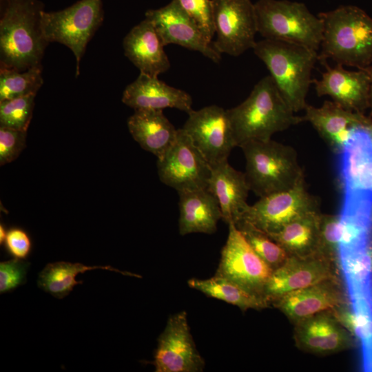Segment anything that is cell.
<instances>
[{
	"label": "cell",
	"mask_w": 372,
	"mask_h": 372,
	"mask_svg": "<svg viewBox=\"0 0 372 372\" xmlns=\"http://www.w3.org/2000/svg\"><path fill=\"white\" fill-rule=\"evenodd\" d=\"M39 0H1L0 69L24 71L42 65L49 44Z\"/></svg>",
	"instance_id": "cell-1"
},
{
	"label": "cell",
	"mask_w": 372,
	"mask_h": 372,
	"mask_svg": "<svg viewBox=\"0 0 372 372\" xmlns=\"http://www.w3.org/2000/svg\"><path fill=\"white\" fill-rule=\"evenodd\" d=\"M227 112L238 147L251 140H269L275 133L304 121L295 114L270 75L260 80L242 103Z\"/></svg>",
	"instance_id": "cell-2"
},
{
	"label": "cell",
	"mask_w": 372,
	"mask_h": 372,
	"mask_svg": "<svg viewBox=\"0 0 372 372\" xmlns=\"http://www.w3.org/2000/svg\"><path fill=\"white\" fill-rule=\"evenodd\" d=\"M318 16L323 24L318 60L367 68L372 63V18L353 6H341Z\"/></svg>",
	"instance_id": "cell-3"
},
{
	"label": "cell",
	"mask_w": 372,
	"mask_h": 372,
	"mask_svg": "<svg viewBox=\"0 0 372 372\" xmlns=\"http://www.w3.org/2000/svg\"><path fill=\"white\" fill-rule=\"evenodd\" d=\"M255 54L265 64L281 95L293 110H304L311 72L318 52L293 43L264 39L256 43Z\"/></svg>",
	"instance_id": "cell-4"
},
{
	"label": "cell",
	"mask_w": 372,
	"mask_h": 372,
	"mask_svg": "<svg viewBox=\"0 0 372 372\" xmlns=\"http://www.w3.org/2000/svg\"><path fill=\"white\" fill-rule=\"evenodd\" d=\"M245 158L250 190L263 197L293 187L304 178L296 150L271 139L251 140L240 145Z\"/></svg>",
	"instance_id": "cell-5"
},
{
	"label": "cell",
	"mask_w": 372,
	"mask_h": 372,
	"mask_svg": "<svg viewBox=\"0 0 372 372\" xmlns=\"http://www.w3.org/2000/svg\"><path fill=\"white\" fill-rule=\"evenodd\" d=\"M257 30L265 39L319 51L323 24L303 3L288 0H258L254 3Z\"/></svg>",
	"instance_id": "cell-6"
},
{
	"label": "cell",
	"mask_w": 372,
	"mask_h": 372,
	"mask_svg": "<svg viewBox=\"0 0 372 372\" xmlns=\"http://www.w3.org/2000/svg\"><path fill=\"white\" fill-rule=\"evenodd\" d=\"M104 18L103 0H79L59 11L42 15V28L46 40L65 45L76 60V76L87 45L101 25Z\"/></svg>",
	"instance_id": "cell-7"
},
{
	"label": "cell",
	"mask_w": 372,
	"mask_h": 372,
	"mask_svg": "<svg viewBox=\"0 0 372 372\" xmlns=\"http://www.w3.org/2000/svg\"><path fill=\"white\" fill-rule=\"evenodd\" d=\"M314 211H319L318 203L307 190L303 178L289 189L260 197L255 204L249 205L240 220L269 235Z\"/></svg>",
	"instance_id": "cell-8"
},
{
	"label": "cell",
	"mask_w": 372,
	"mask_h": 372,
	"mask_svg": "<svg viewBox=\"0 0 372 372\" xmlns=\"http://www.w3.org/2000/svg\"><path fill=\"white\" fill-rule=\"evenodd\" d=\"M157 169L161 181L178 192L207 189L211 175L210 165L183 128L158 158Z\"/></svg>",
	"instance_id": "cell-9"
},
{
	"label": "cell",
	"mask_w": 372,
	"mask_h": 372,
	"mask_svg": "<svg viewBox=\"0 0 372 372\" xmlns=\"http://www.w3.org/2000/svg\"><path fill=\"white\" fill-rule=\"evenodd\" d=\"M216 39L219 53L234 56L254 47L258 32L254 3L250 0H211Z\"/></svg>",
	"instance_id": "cell-10"
},
{
	"label": "cell",
	"mask_w": 372,
	"mask_h": 372,
	"mask_svg": "<svg viewBox=\"0 0 372 372\" xmlns=\"http://www.w3.org/2000/svg\"><path fill=\"white\" fill-rule=\"evenodd\" d=\"M228 225V237L215 275L265 298V288L273 270L256 254L235 225Z\"/></svg>",
	"instance_id": "cell-11"
},
{
	"label": "cell",
	"mask_w": 372,
	"mask_h": 372,
	"mask_svg": "<svg viewBox=\"0 0 372 372\" xmlns=\"http://www.w3.org/2000/svg\"><path fill=\"white\" fill-rule=\"evenodd\" d=\"M188 115L182 128L210 167L227 161L238 145L227 110L213 105L192 110Z\"/></svg>",
	"instance_id": "cell-12"
},
{
	"label": "cell",
	"mask_w": 372,
	"mask_h": 372,
	"mask_svg": "<svg viewBox=\"0 0 372 372\" xmlns=\"http://www.w3.org/2000/svg\"><path fill=\"white\" fill-rule=\"evenodd\" d=\"M153 365L156 372H200L205 361L190 333L186 311L169 316L158 338Z\"/></svg>",
	"instance_id": "cell-13"
},
{
	"label": "cell",
	"mask_w": 372,
	"mask_h": 372,
	"mask_svg": "<svg viewBox=\"0 0 372 372\" xmlns=\"http://www.w3.org/2000/svg\"><path fill=\"white\" fill-rule=\"evenodd\" d=\"M368 125L355 128L337 154L342 197L372 198V140Z\"/></svg>",
	"instance_id": "cell-14"
},
{
	"label": "cell",
	"mask_w": 372,
	"mask_h": 372,
	"mask_svg": "<svg viewBox=\"0 0 372 372\" xmlns=\"http://www.w3.org/2000/svg\"><path fill=\"white\" fill-rule=\"evenodd\" d=\"M145 18L152 23L165 46L177 44L198 51L216 63L220 62L221 54L205 38L180 0H172L164 7L147 10Z\"/></svg>",
	"instance_id": "cell-15"
},
{
	"label": "cell",
	"mask_w": 372,
	"mask_h": 372,
	"mask_svg": "<svg viewBox=\"0 0 372 372\" xmlns=\"http://www.w3.org/2000/svg\"><path fill=\"white\" fill-rule=\"evenodd\" d=\"M340 278L337 265L327 258L316 254L307 256H289L273 270L264 291L271 302L282 296L322 281Z\"/></svg>",
	"instance_id": "cell-16"
},
{
	"label": "cell",
	"mask_w": 372,
	"mask_h": 372,
	"mask_svg": "<svg viewBox=\"0 0 372 372\" xmlns=\"http://www.w3.org/2000/svg\"><path fill=\"white\" fill-rule=\"evenodd\" d=\"M294 324L296 347L317 355H329L355 347L352 335L329 311L317 313Z\"/></svg>",
	"instance_id": "cell-17"
},
{
	"label": "cell",
	"mask_w": 372,
	"mask_h": 372,
	"mask_svg": "<svg viewBox=\"0 0 372 372\" xmlns=\"http://www.w3.org/2000/svg\"><path fill=\"white\" fill-rule=\"evenodd\" d=\"M340 278L289 292L271 302L293 324L349 302Z\"/></svg>",
	"instance_id": "cell-18"
},
{
	"label": "cell",
	"mask_w": 372,
	"mask_h": 372,
	"mask_svg": "<svg viewBox=\"0 0 372 372\" xmlns=\"http://www.w3.org/2000/svg\"><path fill=\"white\" fill-rule=\"evenodd\" d=\"M326 71L320 80L312 81L318 96H329L344 109L363 114L369 107L371 76L367 68L358 71L345 70L342 65Z\"/></svg>",
	"instance_id": "cell-19"
},
{
	"label": "cell",
	"mask_w": 372,
	"mask_h": 372,
	"mask_svg": "<svg viewBox=\"0 0 372 372\" xmlns=\"http://www.w3.org/2000/svg\"><path fill=\"white\" fill-rule=\"evenodd\" d=\"M304 111V120L312 125L336 154L355 128L372 121L364 114L344 109L333 101H325L318 107L307 104Z\"/></svg>",
	"instance_id": "cell-20"
},
{
	"label": "cell",
	"mask_w": 372,
	"mask_h": 372,
	"mask_svg": "<svg viewBox=\"0 0 372 372\" xmlns=\"http://www.w3.org/2000/svg\"><path fill=\"white\" fill-rule=\"evenodd\" d=\"M122 102L134 110L176 108L187 114L192 110V99L187 92L141 72L125 88Z\"/></svg>",
	"instance_id": "cell-21"
},
{
	"label": "cell",
	"mask_w": 372,
	"mask_h": 372,
	"mask_svg": "<svg viewBox=\"0 0 372 372\" xmlns=\"http://www.w3.org/2000/svg\"><path fill=\"white\" fill-rule=\"evenodd\" d=\"M123 45L125 56L141 73L158 77L170 67L165 45L152 23L146 18L131 29Z\"/></svg>",
	"instance_id": "cell-22"
},
{
	"label": "cell",
	"mask_w": 372,
	"mask_h": 372,
	"mask_svg": "<svg viewBox=\"0 0 372 372\" xmlns=\"http://www.w3.org/2000/svg\"><path fill=\"white\" fill-rule=\"evenodd\" d=\"M218 200L222 219L235 224L249 205L247 203L249 186L244 172L232 167L227 161L211 167L207 188Z\"/></svg>",
	"instance_id": "cell-23"
},
{
	"label": "cell",
	"mask_w": 372,
	"mask_h": 372,
	"mask_svg": "<svg viewBox=\"0 0 372 372\" xmlns=\"http://www.w3.org/2000/svg\"><path fill=\"white\" fill-rule=\"evenodd\" d=\"M179 196V234H211L216 231L222 213L216 196L207 189L178 192Z\"/></svg>",
	"instance_id": "cell-24"
},
{
	"label": "cell",
	"mask_w": 372,
	"mask_h": 372,
	"mask_svg": "<svg viewBox=\"0 0 372 372\" xmlns=\"http://www.w3.org/2000/svg\"><path fill=\"white\" fill-rule=\"evenodd\" d=\"M329 310L361 347L363 369L372 371V294L355 295Z\"/></svg>",
	"instance_id": "cell-25"
},
{
	"label": "cell",
	"mask_w": 372,
	"mask_h": 372,
	"mask_svg": "<svg viewBox=\"0 0 372 372\" xmlns=\"http://www.w3.org/2000/svg\"><path fill=\"white\" fill-rule=\"evenodd\" d=\"M129 132L145 150L161 157L174 142L178 130L160 110H137L127 119Z\"/></svg>",
	"instance_id": "cell-26"
},
{
	"label": "cell",
	"mask_w": 372,
	"mask_h": 372,
	"mask_svg": "<svg viewBox=\"0 0 372 372\" xmlns=\"http://www.w3.org/2000/svg\"><path fill=\"white\" fill-rule=\"evenodd\" d=\"M319 211H314L289 223L278 231L267 234L289 256H307L318 252Z\"/></svg>",
	"instance_id": "cell-27"
},
{
	"label": "cell",
	"mask_w": 372,
	"mask_h": 372,
	"mask_svg": "<svg viewBox=\"0 0 372 372\" xmlns=\"http://www.w3.org/2000/svg\"><path fill=\"white\" fill-rule=\"evenodd\" d=\"M101 269L121 273L124 276H141L127 271H123L110 265L87 266L79 262L59 261L48 263L41 271L37 279V286L56 298L62 299L68 296L76 285L83 283L76 277L85 271Z\"/></svg>",
	"instance_id": "cell-28"
},
{
	"label": "cell",
	"mask_w": 372,
	"mask_h": 372,
	"mask_svg": "<svg viewBox=\"0 0 372 372\" xmlns=\"http://www.w3.org/2000/svg\"><path fill=\"white\" fill-rule=\"evenodd\" d=\"M337 267L347 296L372 293V240L358 249L340 254Z\"/></svg>",
	"instance_id": "cell-29"
},
{
	"label": "cell",
	"mask_w": 372,
	"mask_h": 372,
	"mask_svg": "<svg viewBox=\"0 0 372 372\" xmlns=\"http://www.w3.org/2000/svg\"><path fill=\"white\" fill-rule=\"evenodd\" d=\"M187 284L189 287L200 291L208 297L225 301L244 311L263 309L271 304L264 297L216 275L208 279L192 278L187 281Z\"/></svg>",
	"instance_id": "cell-30"
},
{
	"label": "cell",
	"mask_w": 372,
	"mask_h": 372,
	"mask_svg": "<svg viewBox=\"0 0 372 372\" xmlns=\"http://www.w3.org/2000/svg\"><path fill=\"white\" fill-rule=\"evenodd\" d=\"M42 65L24 71L0 69V101L35 94L43 83Z\"/></svg>",
	"instance_id": "cell-31"
},
{
	"label": "cell",
	"mask_w": 372,
	"mask_h": 372,
	"mask_svg": "<svg viewBox=\"0 0 372 372\" xmlns=\"http://www.w3.org/2000/svg\"><path fill=\"white\" fill-rule=\"evenodd\" d=\"M256 254L273 271L285 262L288 253L266 233L245 220L235 224Z\"/></svg>",
	"instance_id": "cell-32"
},
{
	"label": "cell",
	"mask_w": 372,
	"mask_h": 372,
	"mask_svg": "<svg viewBox=\"0 0 372 372\" xmlns=\"http://www.w3.org/2000/svg\"><path fill=\"white\" fill-rule=\"evenodd\" d=\"M36 95L0 101V127L26 131L30 123Z\"/></svg>",
	"instance_id": "cell-33"
},
{
	"label": "cell",
	"mask_w": 372,
	"mask_h": 372,
	"mask_svg": "<svg viewBox=\"0 0 372 372\" xmlns=\"http://www.w3.org/2000/svg\"><path fill=\"white\" fill-rule=\"evenodd\" d=\"M183 8L195 21L211 43L215 35L211 0H180Z\"/></svg>",
	"instance_id": "cell-34"
},
{
	"label": "cell",
	"mask_w": 372,
	"mask_h": 372,
	"mask_svg": "<svg viewBox=\"0 0 372 372\" xmlns=\"http://www.w3.org/2000/svg\"><path fill=\"white\" fill-rule=\"evenodd\" d=\"M30 263L13 258L0 262V293L11 292L26 282Z\"/></svg>",
	"instance_id": "cell-35"
},
{
	"label": "cell",
	"mask_w": 372,
	"mask_h": 372,
	"mask_svg": "<svg viewBox=\"0 0 372 372\" xmlns=\"http://www.w3.org/2000/svg\"><path fill=\"white\" fill-rule=\"evenodd\" d=\"M26 131L0 127V165L17 159L25 147Z\"/></svg>",
	"instance_id": "cell-36"
},
{
	"label": "cell",
	"mask_w": 372,
	"mask_h": 372,
	"mask_svg": "<svg viewBox=\"0 0 372 372\" xmlns=\"http://www.w3.org/2000/svg\"><path fill=\"white\" fill-rule=\"evenodd\" d=\"M3 243L8 254L14 258L26 260L31 253V239L28 233L21 228L9 229Z\"/></svg>",
	"instance_id": "cell-37"
},
{
	"label": "cell",
	"mask_w": 372,
	"mask_h": 372,
	"mask_svg": "<svg viewBox=\"0 0 372 372\" xmlns=\"http://www.w3.org/2000/svg\"><path fill=\"white\" fill-rule=\"evenodd\" d=\"M6 234H7V231L6 230L4 225L2 223H1L0 225V243L1 244L3 243Z\"/></svg>",
	"instance_id": "cell-38"
},
{
	"label": "cell",
	"mask_w": 372,
	"mask_h": 372,
	"mask_svg": "<svg viewBox=\"0 0 372 372\" xmlns=\"http://www.w3.org/2000/svg\"><path fill=\"white\" fill-rule=\"evenodd\" d=\"M367 70L370 74L371 76V87H370V94H369V107L371 109V113H372V68H368Z\"/></svg>",
	"instance_id": "cell-39"
},
{
	"label": "cell",
	"mask_w": 372,
	"mask_h": 372,
	"mask_svg": "<svg viewBox=\"0 0 372 372\" xmlns=\"http://www.w3.org/2000/svg\"><path fill=\"white\" fill-rule=\"evenodd\" d=\"M367 129H368L369 133V134H370L371 138V140H372V121H371V123L367 126Z\"/></svg>",
	"instance_id": "cell-40"
}]
</instances>
